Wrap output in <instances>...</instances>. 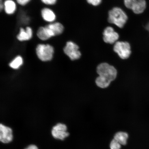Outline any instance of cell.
Masks as SVG:
<instances>
[{
  "instance_id": "6da1fadb",
  "label": "cell",
  "mask_w": 149,
  "mask_h": 149,
  "mask_svg": "<svg viewBox=\"0 0 149 149\" xmlns=\"http://www.w3.org/2000/svg\"><path fill=\"white\" fill-rule=\"evenodd\" d=\"M96 72L98 76L96 78L95 82L100 88H107L117 77L116 68L107 63H103L98 65L97 67Z\"/></svg>"
},
{
  "instance_id": "7a4b0ae2",
  "label": "cell",
  "mask_w": 149,
  "mask_h": 149,
  "mask_svg": "<svg viewBox=\"0 0 149 149\" xmlns=\"http://www.w3.org/2000/svg\"><path fill=\"white\" fill-rule=\"evenodd\" d=\"M64 30V27L62 24L58 22H54L39 28L37 35L40 40H46L52 37L61 34Z\"/></svg>"
},
{
  "instance_id": "3957f363",
  "label": "cell",
  "mask_w": 149,
  "mask_h": 149,
  "mask_svg": "<svg viewBox=\"0 0 149 149\" xmlns=\"http://www.w3.org/2000/svg\"><path fill=\"white\" fill-rule=\"evenodd\" d=\"M127 19L125 13L118 7H114L109 13L108 21L109 23L114 24L120 28L124 27Z\"/></svg>"
},
{
  "instance_id": "277c9868",
  "label": "cell",
  "mask_w": 149,
  "mask_h": 149,
  "mask_svg": "<svg viewBox=\"0 0 149 149\" xmlns=\"http://www.w3.org/2000/svg\"><path fill=\"white\" fill-rule=\"evenodd\" d=\"M37 57L41 61H44L52 60L54 52L53 46L48 44H39L36 48Z\"/></svg>"
},
{
  "instance_id": "5b68a950",
  "label": "cell",
  "mask_w": 149,
  "mask_h": 149,
  "mask_svg": "<svg viewBox=\"0 0 149 149\" xmlns=\"http://www.w3.org/2000/svg\"><path fill=\"white\" fill-rule=\"evenodd\" d=\"M113 51L123 59H127L131 54L130 44L127 42H116L113 47Z\"/></svg>"
},
{
  "instance_id": "8992f818",
  "label": "cell",
  "mask_w": 149,
  "mask_h": 149,
  "mask_svg": "<svg viewBox=\"0 0 149 149\" xmlns=\"http://www.w3.org/2000/svg\"><path fill=\"white\" fill-rule=\"evenodd\" d=\"M79 49L77 45L72 41H68L67 42L63 51L71 60L74 61L79 59L81 57V54Z\"/></svg>"
},
{
  "instance_id": "52a82bcc",
  "label": "cell",
  "mask_w": 149,
  "mask_h": 149,
  "mask_svg": "<svg viewBox=\"0 0 149 149\" xmlns=\"http://www.w3.org/2000/svg\"><path fill=\"white\" fill-rule=\"evenodd\" d=\"M124 1L127 8L131 9L136 14L141 13L146 8L145 0H124Z\"/></svg>"
},
{
  "instance_id": "ba28073f",
  "label": "cell",
  "mask_w": 149,
  "mask_h": 149,
  "mask_svg": "<svg viewBox=\"0 0 149 149\" xmlns=\"http://www.w3.org/2000/svg\"><path fill=\"white\" fill-rule=\"evenodd\" d=\"M67 130V127L65 125L58 123L53 127L52 130V135L56 139L64 140L69 136Z\"/></svg>"
},
{
  "instance_id": "9c48e42d",
  "label": "cell",
  "mask_w": 149,
  "mask_h": 149,
  "mask_svg": "<svg viewBox=\"0 0 149 149\" xmlns=\"http://www.w3.org/2000/svg\"><path fill=\"white\" fill-rule=\"evenodd\" d=\"M103 35L104 42L110 44L116 42L119 37L118 33L115 32L113 28L111 27L106 28L104 31Z\"/></svg>"
},
{
  "instance_id": "30bf717a",
  "label": "cell",
  "mask_w": 149,
  "mask_h": 149,
  "mask_svg": "<svg viewBox=\"0 0 149 149\" xmlns=\"http://www.w3.org/2000/svg\"><path fill=\"white\" fill-rule=\"evenodd\" d=\"M13 139V132L10 127L3 125H0V141L7 144L12 141Z\"/></svg>"
},
{
  "instance_id": "8fae6325",
  "label": "cell",
  "mask_w": 149,
  "mask_h": 149,
  "mask_svg": "<svg viewBox=\"0 0 149 149\" xmlns=\"http://www.w3.org/2000/svg\"><path fill=\"white\" fill-rule=\"evenodd\" d=\"M33 35V31L31 27H27L26 29L21 28H20L19 33L17 36V38L19 41L23 42L31 40Z\"/></svg>"
},
{
  "instance_id": "7c38bea8",
  "label": "cell",
  "mask_w": 149,
  "mask_h": 149,
  "mask_svg": "<svg viewBox=\"0 0 149 149\" xmlns=\"http://www.w3.org/2000/svg\"><path fill=\"white\" fill-rule=\"evenodd\" d=\"M41 15L43 19L47 22L52 23L56 19V16L55 13L49 8H43L41 10Z\"/></svg>"
},
{
  "instance_id": "4fadbf2b",
  "label": "cell",
  "mask_w": 149,
  "mask_h": 149,
  "mask_svg": "<svg viewBox=\"0 0 149 149\" xmlns=\"http://www.w3.org/2000/svg\"><path fill=\"white\" fill-rule=\"evenodd\" d=\"M5 12L8 15L13 14L16 9L15 3L13 0H6L3 3Z\"/></svg>"
},
{
  "instance_id": "5bb4252c",
  "label": "cell",
  "mask_w": 149,
  "mask_h": 149,
  "mask_svg": "<svg viewBox=\"0 0 149 149\" xmlns=\"http://www.w3.org/2000/svg\"><path fill=\"white\" fill-rule=\"evenodd\" d=\"M128 135L126 132H117L114 136V139L120 143L121 145L126 144Z\"/></svg>"
},
{
  "instance_id": "9a60e30c",
  "label": "cell",
  "mask_w": 149,
  "mask_h": 149,
  "mask_svg": "<svg viewBox=\"0 0 149 149\" xmlns=\"http://www.w3.org/2000/svg\"><path fill=\"white\" fill-rule=\"evenodd\" d=\"M23 58L20 56H18L11 61L9 65L10 68L14 69H17L23 64Z\"/></svg>"
},
{
  "instance_id": "2e32d148",
  "label": "cell",
  "mask_w": 149,
  "mask_h": 149,
  "mask_svg": "<svg viewBox=\"0 0 149 149\" xmlns=\"http://www.w3.org/2000/svg\"><path fill=\"white\" fill-rule=\"evenodd\" d=\"M121 145L118 141L113 139L111 142L110 148L111 149H120Z\"/></svg>"
},
{
  "instance_id": "e0dca14e",
  "label": "cell",
  "mask_w": 149,
  "mask_h": 149,
  "mask_svg": "<svg viewBox=\"0 0 149 149\" xmlns=\"http://www.w3.org/2000/svg\"><path fill=\"white\" fill-rule=\"evenodd\" d=\"M89 3L95 6L100 5L101 3L102 0H87Z\"/></svg>"
},
{
  "instance_id": "ac0fdd59",
  "label": "cell",
  "mask_w": 149,
  "mask_h": 149,
  "mask_svg": "<svg viewBox=\"0 0 149 149\" xmlns=\"http://www.w3.org/2000/svg\"><path fill=\"white\" fill-rule=\"evenodd\" d=\"M57 0H41L42 2L47 5H54L56 2Z\"/></svg>"
},
{
  "instance_id": "d6986e66",
  "label": "cell",
  "mask_w": 149,
  "mask_h": 149,
  "mask_svg": "<svg viewBox=\"0 0 149 149\" xmlns=\"http://www.w3.org/2000/svg\"><path fill=\"white\" fill-rule=\"evenodd\" d=\"M19 4L21 6H25L29 3L31 0H16Z\"/></svg>"
},
{
  "instance_id": "ffe728a7",
  "label": "cell",
  "mask_w": 149,
  "mask_h": 149,
  "mask_svg": "<svg viewBox=\"0 0 149 149\" xmlns=\"http://www.w3.org/2000/svg\"><path fill=\"white\" fill-rule=\"evenodd\" d=\"M25 149H38L37 146L36 145H30L29 146H28Z\"/></svg>"
},
{
  "instance_id": "44dd1931",
  "label": "cell",
  "mask_w": 149,
  "mask_h": 149,
  "mask_svg": "<svg viewBox=\"0 0 149 149\" xmlns=\"http://www.w3.org/2000/svg\"><path fill=\"white\" fill-rule=\"evenodd\" d=\"M3 9H4V5L2 2V0H0V11L1 12Z\"/></svg>"
}]
</instances>
